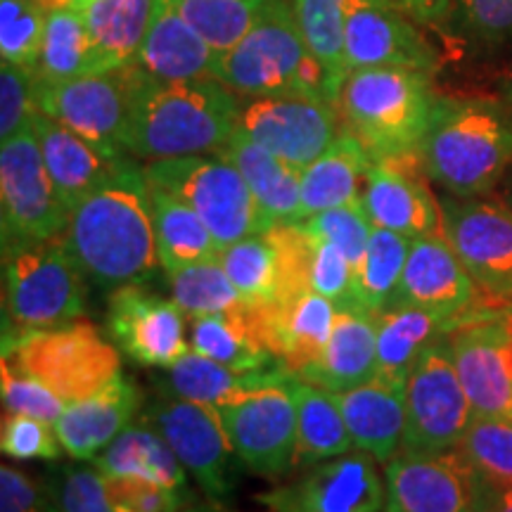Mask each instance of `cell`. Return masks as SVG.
I'll list each match as a JSON object with an SVG mask.
<instances>
[{"label":"cell","mask_w":512,"mask_h":512,"mask_svg":"<svg viewBox=\"0 0 512 512\" xmlns=\"http://www.w3.org/2000/svg\"><path fill=\"white\" fill-rule=\"evenodd\" d=\"M62 240L81 273L105 290L155 278L162 261L145 164L126 155L100 188L69 211Z\"/></svg>","instance_id":"1"},{"label":"cell","mask_w":512,"mask_h":512,"mask_svg":"<svg viewBox=\"0 0 512 512\" xmlns=\"http://www.w3.org/2000/svg\"><path fill=\"white\" fill-rule=\"evenodd\" d=\"M240 95L216 79L164 81L128 67L124 147L143 162L219 155L238 126Z\"/></svg>","instance_id":"2"},{"label":"cell","mask_w":512,"mask_h":512,"mask_svg":"<svg viewBox=\"0 0 512 512\" xmlns=\"http://www.w3.org/2000/svg\"><path fill=\"white\" fill-rule=\"evenodd\" d=\"M420 162L446 195H491L512 169V112L494 100L439 98Z\"/></svg>","instance_id":"3"},{"label":"cell","mask_w":512,"mask_h":512,"mask_svg":"<svg viewBox=\"0 0 512 512\" xmlns=\"http://www.w3.org/2000/svg\"><path fill=\"white\" fill-rule=\"evenodd\" d=\"M439 95L432 74L406 67L351 72L339 91L342 128L375 159L420 155Z\"/></svg>","instance_id":"4"},{"label":"cell","mask_w":512,"mask_h":512,"mask_svg":"<svg viewBox=\"0 0 512 512\" xmlns=\"http://www.w3.org/2000/svg\"><path fill=\"white\" fill-rule=\"evenodd\" d=\"M214 79L240 98L299 91L337 105L328 76L313 57L290 0H268L238 46L216 57Z\"/></svg>","instance_id":"5"},{"label":"cell","mask_w":512,"mask_h":512,"mask_svg":"<svg viewBox=\"0 0 512 512\" xmlns=\"http://www.w3.org/2000/svg\"><path fill=\"white\" fill-rule=\"evenodd\" d=\"M86 275L60 238L3 252V342L79 320Z\"/></svg>","instance_id":"6"},{"label":"cell","mask_w":512,"mask_h":512,"mask_svg":"<svg viewBox=\"0 0 512 512\" xmlns=\"http://www.w3.org/2000/svg\"><path fill=\"white\" fill-rule=\"evenodd\" d=\"M147 181L188 204L219 247L268 233L275 223L256 202L238 169L221 155L159 159L145 164Z\"/></svg>","instance_id":"7"},{"label":"cell","mask_w":512,"mask_h":512,"mask_svg":"<svg viewBox=\"0 0 512 512\" xmlns=\"http://www.w3.org/2000/svg\"><path fill=\"white\" fill-rule=\"evenodd\" d=\"M3 361L46 384L67 406L102 392L121 375L117 347L86 320L5 339Z\"/></svg>","instance_id":"8"},{"label":"cell","mask_w":512,"mask_h":512,"mask_svg":"<svg viewBox=\"0 0 512 512\" xmlns=\"http://www.w3.org/2000/svg\"><path fill=\"white\" fill-rule=\"evenodd\" d=\"M69 211L57 197L34 124L0 143V226L3 252L60 238Z\"/></svg>","instance_id":"9"},{"label":"cell","mask_w":512,"mask_h":512,"mask_svg":"<svg viewBox=\"0 0 512 512\" xmlns=\"http://www.w3.org/2000/svg\"><path fill=\"white\" fill-rule=\"evenodd\" d=\"M472 413L460 382L448 335L425 349L406 382V432L403 453L432 456L453 451L470 427Z\"/></svg>","instance_id":"10"},{"label":"cell","mask_w":512,"mask_h":512,"mask_svg":"<svg viewBox=\"0 0 512 512\" xmlns=\"http://www.w3.org/2000/svg\"><path fill=\"white\" fill-rule=\"evenodd\" d=\"M444 238L491 309H512V209L494 195L441 197Z\"/></svg>","instance_id":"11"},{"label":"cell","mask_w":512,"mask_h":512,"mask_svg":"<svg viewBox=\"0 0 512 512\" xmlns=\"http://www.w3.org/2000/svg\"><path fill=\"white\" fill-rule=\"evenodd\" d=\"M143 420L169 441L178 460L211 501L226 503L233 496L242 460L230 444L216 408L159 394L145 406Z\"/></svg>","instance_id":"12"},{"label":"cell","mask_w":512,"mask_h":512,"mask_svg":"<svg viewBox=\"0 0 512 512\" xmlns=\"http://www.w3.org/2000/svg\"><path fill=\"white\" fill-rule=\"evenodd\" d=\"M238 128L299 169L323 155L342 131L335 102L311 93H271L240 98Z\"/></svg>","instance_id":"13"},{"label":"cell","mask_w":512,"mask_h":512,"mask_svg":"<svg viewBox=\"0 0 512 512\" xmlns=\"http://www.w3.org/2000/svg\"><path fill=\"white\" fill-rule=\"evenodd\" d=\"M382 475L384 512H486L494 496L460 448L432 456L401 451Z\"/></svg>","instance_id":"14"},{"label":"cell","mask_w":512,"mask_h":512,"mask_svg":"<svg viewBox=\"0 0 512 512\" xmlns=\"http://www.w3.org/2000/svg\"><path fill=\"white\" fill-rule=\"evenodd\" d=\"M292 380L273 382L216 408L235 453L249 472L280 479L292 472L297 403Z\"/></svg>","instance_id":"15"},{"label":"cell","mask_w":512,"mask_h":512,"mask_svg":"<svg viewBox=\"0 0 512 512\" xmlns=\"http://www.w3.org/2000/svg\"><path fill=\"white\" fill-rule=\"evenodd\" d=\"M36 112L72 128L88 143L114 157L128 155V67L117 72H88L62 81L34 79Z\"/></svg>","instance_id":"16"},{"label":"cell","mask_w":512,"mask_h":512,"mask_svg":"<svg viewBox=\"0 0 512 512\" xmlns=\"http://www.w3.org/2000/svg\"><path fill=\"white\" fill-rule=\"evenodd\" d=\"M472 413L512 420V309H482L448 332Z\"/></svg>","instance_id":"17"},{"label":"cell","mask_w":512,"mask_h":512,"mask_svg":"<svg viewBox=\"0 0 512 512\" xmlns=\"http://www.w3.org/2000/svg\"><path fill=\"white\" fill-rule=\"evenodd\" d=\"M380 463L363 451L320 460L259 496L268 512H384Z\"/></svg>","instance_id":"18"},{"label":"cell","mask_w":512,"mask_h":512,"mask_svg":"<svg viewBox=\"0 0 512 512\" xmlns=\"http://www.w3.org/2000/svg\"><path fill=\"white\" fill-rule=\"evenodd\" d=\"M392 0H347L344 5V64L358 69L406 67L434 74L439 57L422 31Z\"/></svg>","instance_id":"19"},{"label":"cell","mask_w":512,"mask_h":512,"mask_svg":"<svg viewBox=\"0 0 512 512\" xmlns=\"http://www.w3.org/2000/svg\"><path fill=\"white\" fill-rule=\"evenodd\" d=\"M185 313L174 299L159 297L145 283L121 285L107 304V332L114 344L150 368H169L190 351Z\"/></svg>","instance_id":"20"},{"label":"cell","mask_w":512,"mask_h":512,"mask_svg":"<svg viewBox=\"0 0 512 512\" xmlns=\"http://www.w3.org/2000/svg\"><path fill=\"white\" fill-rule=\"evenodd\" d=\"M420 155L377 159L363 190V209L375 228L406 238L444 235V211L430 188Z\"/></svg>","instance_id":"21"},{"label":"cell","mask_w":512,"mask_h":512,"mask_svg":"<svg viewBox=\"0 0 512 512\" xmlns=\"http://www.w3.org/2000/svg\"><path fill=\"white\" fill-rule=\"evenodd\" d=\"M389 304H415L453 318L456 323L472 313L491 309L444 235L411 242L401 283Z\"/></svg>","instance_id":"22"},{"label":"cell","mask_w":512,"mask_h":512,"mask_svg":"<svg viewBox=\"0 0 512 512\" xmlns=\"http://www.w3.org/2000/svg\"><path fill=\"white\" fill-rule=\"evenodd\" d=\"M252 323L271 354L292 373H304L323 354L339 306L316 292H304L290 302L249 306Z\"/></svg>","instance_id":"23"},{"label":"cell","mask_w":512,"mask_h":512,"mask_svg":"<svg viewBox=\"0 0 512 512\" xmlns=\"http://www.w3.org/2000/svg\"><path fill=\"white\" fill-rule=\"evenodd\" d=\"M143 392L131 377L117 375L98 394L69 403L55 422V432L69 458L93 460L136 420Z\"/></svg>","instance_id":"24"},{"label":"cell","mask_w":512,"mask_h":512,"mask_svg":"<svg viewBox=\"0 0 512 512\" xmlns=\"http://www.w3.org/2000/svg\"><path fill=\"white\" fill-rule=\"evenodd\" d=\"M31 124H34L38 145H41L50 181L67 211H72L95 188H100L126 157H114L110 152L100 150L98 145L88 143L86 138L74 133L72 128L62 126L60 121L41 112L34 114Z\"/></svg>","instance_id":"25"},{"label":"cell","mask_w":512,"mask_h":512,"mask_svg":"<svg viewBox=\"0 0 512 512\" xmlns=\"http://www.w3.org/2000/svg\"><path fill=\"white\" fill-rule=\"evenodd\" d=\"M216 57L171 0H155L150 27L131 67L164 81L214 79Z\"/></svg>","instance_id":"26"},{"label":"cell","mask_w":512,"mask_h":512,"mask_svg":"<svg viewBox=\"0 0 512 512\" xmlns=\"http://www.w3.org/2000/svg\"><path fill=\"white\" fill-rule=\"evenodd\" d=\"M377 375V313L339 309L323 354L299 380L332 394L361 387Z\"/></svg>","instance_id":"27"},{"label":"cell","mask_w":512,"mask_h":512,"mask_svg":"<svg viewBox=\"0 0 512 512\" xmlns=\"http://www.w3.org/2000/svg\"><path fill=\"white\" fill-rule=\"evenodd\" d=\"M356 451L370 453L377 463H389L401 453L406 432V389L384 380L335 394Z\"/></svg>","instance_id":"28"},{"label":"cell","mask_w":512,"mask_h":512,"mask_svg":"<svg viewBox=\"0 0 512 512\" xmlns=\"http://www.w3.org/2000/svg\"><path fill=\"white\" fill-rule=\"evenodd\" d=\"M456 320L415 304H389L377 313V380L406 389L418 358L456 328Z\"/></svg>","instance_id":"29"},{"label":"cell","mask_w":512,"mask_h":512,"mask_svg":"<svg viewBox=\"0 0 512 512\" xmlns=\"http://www.w3.org/2000/svg\"><path fill=\"white\" fill-rule=\"evenodd\" d=\"M292 377H297V373H292L283 363L261 370H238L190 349L174 366L164 368V377L157 380V384L162 394L219 408L223 403L266 387V384L285 382Z\"/></svg>","instance_id":"30"},{"label":"cell","mask_w":512,"mask_h":512,"mask_svg":"<svg viewBox=\"0 0 512 512\" xmlns=\"http://www.w3.org/2000/svg\"><path fill=\"white\" fill-rule=\"evenodd\" d=\"M373 162L361 140L342 128L335 143L302 169V221L361 202Z\"/></svg>","instance_id":"31"},{"label":"cell","mask_w":512,"mask_h":512,"mask_svg":"<svg viewBox=\"0 0 512 512\" xmlns=\"http://www.w3.org/2000/svg\"><path fill=\"white\" fill-rule=\"evenodd\" d=\"M245 178L249 190L275 226L302 221V169L256 145L235 128L228 145L219 152Z\"/></svg>","instance_id":"32"},{"label":"cell","mask_w":512,"mask_h":512,"mask_svg":"<svg viewBox=\"0 0 512 512\" xmlns=\"http://www.w3.org/2000/svg\"><path fill=\"white\" fill-rule=\"evenodd\" d=\"M105 477L145 479L174 491H190L188 470L178 460L174 448L147 420L131 422L117 439L110 441L93 458Z\"/></svg>","instance_id":"33"},{"label":"cell","mask_w":512,"mask_h":512,"mask_svg":"<svg viewBox=\"0 0 512 512\" xmlns=\"http://www.w3.org/2000/svg\"><path fill=\"white\" fill-rule=\"evenodd\" d=\"M83 10L95 72L131 67L150 27L155 0H93Z\"/></svg>","instance_id":"34"},{"label":"cell","mask_w":512,"mask_h":512,"mask_svg":"<svg viewBox=\"0 0 512 512\" xmlns=\"http://www.w3.org/2000/svg\"><path fill=\"white\" fill-rule=\"evenodd\" d=\"M292 396L297 403V446H294L292 472L354 451V441L335 394L297 377L292 382Z\"/></svg>","instance_id":"35"},{"label":"cell","mask_w":512,"mask_h":512,"mask_svg":"<svg viewBox=\"0 0 512 512\" xmlns=\"http://www.w3.org/2000/svg\"><path fill=\"white\" fill-rule=\"evenodd\" d=\"M150 202L162 271L171 273L176 268L197 264V261H209L219 256V242L211 235L207 223L188 204L152 183Z\"/></svg>","instance_id":"36"},{"label":"cell","mask_w":512,"mask_h":512,"mask_svg":"<svg viewBox=\"0 0 512 512\" xmlns=\"http://www.w3.org/2000/svg\"><path fill=\"white\" fill-rule=\"evenodd\" d=\"M188 337L192 351L228 368L261 370L280 363L256 332L249 309L245 313L190 318Z\"/></svg>","instance_id":"37"},{"label":"cell","mask_w":512,"mask_h":512,"mask_svg":"<svg viewBox=\"0 0 512 512\" xmlns=\"http://www.w3.org/2000/svg\"><path fill=\"white\" fill-rule=\"evenodd\" d=\"M95 72L93 43L83 10L67 0H55L48 10L46 34L34 79L62 81Z\"/></svg>","instance_id":"38"},{"label":"cell","mask_w":512,"mask_h":512,"mask_svg":"<svg viewBox=\"0 0 512 512\" xmlns=\"http://www.w3.org/2000/svg\"><path fill=\"white\" fill-rule=\"evenodd\" d=\"M219 261L249 306L259 309L283 302V261L271 233L223 247Z\"/></svg>","instance_id":"39"},{"label":"cell","mask_w":512,"mask_h":512,"mask_svg":"<svg viewBox=\"0 0 512 512\" xmlns=\"http://www.w3.org/2000/svg\"><path fill=\"white\" fill-rule=\"evenodd\" d=\"M411 238L394 230L375 228L370 233L366 254L356 268L354 297L356 306L363 311L380 313L394 299L396 287L401 283L403 266L411 252Z\"/></svg>","instance_id":"40"},{"label":"cell","mask_w":512,"mask_h":512,"mask_svg":"<svg viewBox=\"0 0 512 512\" xmlns=\"http://www.w3.org/2000/svg\"><path fill=\"white\" fill-rule=\"evenodd\" d=\"M169 275L171 299L188 318L219 316V313H245L249 304L238 287L223 271L219 256L209 261L176 268Z\"/></svg>","instance_id":"41"},{"label":"cell","mask_w":512,"mask_h":512,"mask_svg":"<svg viewBox=\"0 0 512 512\" xmlns=\"http://www.w3.org/2000/svg\"><path fill=\"white\" fill-rule=\"evenodd\" d=\"M299 29L311 53L328 76L330 91L339 100L347 64H344V5L347 0H290Z\"/></svg>","instance_id":"42"},{"label":"cell","mask_w":512,"mask_h":512,"mask_svg":"<svg viewBox=\"0 0 512 512\" xmlns=\"http://www.w3.org/2000/svg\"><path fill=\"white\" fill-rule=\"evenodd\" d=\"M216 55L238 46L268 0H171Z\"/></svg>","instance_id":"43"},{"label":"cell","mask_w":512,"mask_h":512,"mask_svg":"<svg viewBox=\"0 0 512 512\" xmlns=\"http://www.w3.org/2000/svg\"><path fill=\"white\" fill-rule=\"evenodd\" d=\"M460 451L494 491L512 489V420L479 415L467 427Z\"/></svg>","instance_id":"44"},{"label":"cell","mask_w":512,"mask_h":512,"mask_svg":"<svg viewBox=\"0 0 512 512\" xmlns=\"http://www.w3.org/2000/svg\"><path fill=\"white\" fill-rule=\"evenodd\" d=\"M48 0H0V57L34 72L48 22Z\"/></svg>","instance_id":"45"},{"label":"cell","mask_w":512,"mask_h":512,"mask_svg":"<svg viewBox=\"0 0 512 512\" xmlns=\"http://www.w3.org/2000/svg\"><path fill=\"white\" fill-rule=\"evenodd\" d=\"M50 491L62 512H117L105 489V477L95 465H67L50 477ZM188 512H219V503H197Z\"/></svg>","instance_id":"46"},{"label":"cell","mask_w":512,"mask_h":512,"mask_svg":"<svg viewBox=\"0 0 512 512\" xmlns=\"http://www.w3.org/2000/svg\"><path fill=\"white\" fill-rule=\"evenodd\" d=\"M479 48H501L512 41V0H451V19Z\"/></svg>","instance_id":"47"},{"label":"cell","mask_w":512,"mask_h":512,"mask_svg":"<svg viewBox=\"0 0 512 512\" xmlns=\"http://www.w3.org/2000/svg\"><path fill=\"white\" fill-rule=\"evenodd\" d=\"M309 240V290L335 302L339 309H358L354 297L356 271L351 261L332 242L313 233H309Z\"/></svg>","instance_id":"48"},{"label":"cell","mask_w":512,"mask_h":512,"mask_svg":"<svg viewBox=\"0 0 512 512\" xmlns=\"http://www.w3.org/2000/svg\"><path fill=\"white\" fill-rule=\"evenodd\" d=\"M302 226L309 233L318 235V238L328 240L342 249L344 256L351 261V266H354V271L361 264L363 254H366L370 233H373V223H370L361 202L320 211V214L311 216V219H304Z\"/></svg>","instance_id":"49"},{"label":"cell","mask_w":512,"mask_h":512,"mask_svg":"<svg viewBox=\"0 0 512 512\" xmlns=\"http://www.w3.org/2000/svg\"><path fill=\"white\" fill-rule=\"evenodd\" d=\"M0 451L12 460H57L64 453L53 422L31 415L3 413Z\"/></svg>","instance_id":"50"},{"label":"cell","mask_w":512,"mask_h":512,"mask_svg":"<svg viewBox=\"0 0 512 512\" xmlns=\"http://www.w3.org/2000/svg\"><path fill=\"white\" fill-rule=\"evenodd\" d=\"M0 396H3L5 413L31 415V418L53 422V425L67 408V403L53 389L38 382L36 377L10 366L8 361H3V366H0Z\"/></svg>","instance_id":"51"},{"label":"cell","mask_w":512,"mask_h":512,"mask_svg":"<svg viewBox=\"0 0 512 512\" xmlns=\"http://www.w3.org/2000/svg\"><path fill=\"white\" fill-rule=\"evenodd\" d=\"M105 489L117 512H188L197 505L192 491L166 489L145 479L105 477Z\"/></svg>","instance_id":"52"},{"label":"cell","mask_w":512,"mask_h":512,"mask_svg":"<svg viewBox=\"0 0 512 512\" xmlns=\"http://www.w3.org/2000/svg\"><path fill=\"white\" fill-rule=\"evenodd\" d=\"M34 114V72L0 62V143L29 128Z\"/></svg>","instance_id":"53"},{"label":"cell","mask_w":512,"mask_h":512,"mask_svg":"<svg viewBox=\"0 0 512 512\" xmlns=\"http://www.w3.org/2000/svg\"><path fill=\"white\" fill-rule=\"evenodd\" d=\"M0 512H62V508L48 484L5 463L0 467Z\"/></svg>","instance_id":"54"},{"label":"cell","mask_w":512,"mask_h":512,"mask_svg":"<svg viewBox=\"0 0 512 512\" xmlns=\"http://www.w3.org/2000/svg\"><path fill=\"white\" fill-rule=\"evenodd\" d=\"M420 27H444L451 19V0H392Z\"/></svg>","instance_id":"55"},{"label":"cell","mask_w":512,"mask_h":512,"mask_svg":"<svg viewBox=\"0 0 512 512\" xmlns=\"http://www.w3.org/2000/svg\"><path fill=\"white\" fill-rule=\"evenodd\" d=\"M486 512H512V489L494 491L489 505H486Z\"/></svg>","instance_id":"56"},{"label":"cell","mask_w":512,"mask_h":512,"mask_svg":"<svg viewBox=\"0 0 512 512\" xmlns=\"http://www.w3.org/2000/svg\"><path fill=\"white\" fill-rule=\"evenodd\" d=\"M505 202H508V207L512 209V169L508 171V176H505Z\"/></svg>","instance_id":"57"},{"label":"cell","mask_w":512,"mask_h":512,"mask_svg":"<svg viewBox=\"0 0 512 512\" xmlns=\"http://www.w3.org/2000/svg\"><path fill=\"white\" fill-rule=\"evenodd\" d=\"M53 3H55V0H53ZM53 3H50V5H53ZM67 3L76 5V8H86V5H88V3H93V0H67Z\"/></svg>","instance_id":"58"},{"label":"cell","mask_w":512,"mask_h":512,"mask_svg":"<svg viewBox=\"0 0 512 512\" xmlns=\"http://www.w3.org/2000/svg\"><path fill=\"white\" fill-rule=\"evenodd\" d=\"M508 102H510V107H512V81H510V86H508Z\"/></svg>","instance_id":"59"},{"label":"cell","mask_w":512,"mask_h":512,"mask_svg":"<svg viewBox=\"0 0 512 512\" xmlns=\"http://www.w3.org/2000/svg\"><path fill=\"white\" fill-rule=\"evenodd\" d=\"M50 3H53V0H50Z\"/></svg>","instance_id":"60"}]
</instances>
